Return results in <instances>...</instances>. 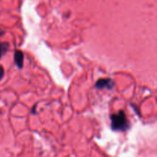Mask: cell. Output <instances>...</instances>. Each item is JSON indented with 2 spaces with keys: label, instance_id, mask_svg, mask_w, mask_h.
I'll return each instance as SVG.
<instances>
[{
  "label": "cell",
  "instance_id": "cell-2",
  "mask_svg": "<svg viewBox=\"0 0 157 157\" xmlns=\"http://www.w3.org/2000/svg\"><path fill=\"white\" fill-rule=\"evenodd\" d=\"M115 82L111 78H101L95 83V87L97 89L107 88L108 90H112L114 87Z\"/></svg>",
  "mask_w": 157,
  "mask_h": 157
},
{
  "label": "cell",
  "instance_id": "cell-1",
  "mask_svg": "<svg viewBox=\"0 0 157 157\" xmlns=\"http://www.w3.org/2000/svg\"><path fill=\"white\" fill-rule=\"evenodd\" d=\"M111 129L113 131L125 132L130 127V123L127 120L124 110H120L117 113H113L110 116Z\"/></svg>",
  "mask_w": 157,
  "mask_h": 157
},
{
  "label": "cell",
  "instance_id": "cell-4",
  "mask_svg": "<svg viewBox=\"0 0 157 157\" xmlns=\"http://www.w3.org/2000/svg\"><path fill=\"white\" fill-rule=\"evenodd\" d=\"M9 48V42H2L0 43V58L8 52Z\"/></svg>",
  "mask_w": 157,
  "mask_h": 157
},
{
  "label": "cell",
  "instance_id": "cell-3",
  "mask_svg": "<svg viewBox=\"0 0 157 157\" xmlns=\"http://www.w3.org/2000/svg\"><path fill=\"white\" fill-rule=\"evenodd\" d=\"M14 61L18 69H21L24 64V54L21 51L15 50L14 54Z\"/></svg>",
  "mask_w": 157,
  "mask_h": 157
},
{
  "label": "cell",
  "instance_id": "cell-5",
  "mask_svg": "<svg viewBox=\"0 0 157 157\" xmlns=\"http://www.w3.org/2000/svg\"><path fill=\"white\" fill-rule=\"evenodd\" d=\"M4 74H5L4 68H3L2 66L0 65V81H2V79L3 77H4Z\"/></svg>",
  "mask_w": 157,
  "mask_h": 157
},
{
  "label": "cell",
  "instance_id": "cell-6",
  "mask_svg": "<svg viewBox=\"0 0 157 157\" xmlns=\"http://www.w3.org/2000/svg\"><path fill=\"white\" fill-rule=\"evenodd\" d=\"M3 34H4V32H3V31L0 29V36H1V35H2Z\"/></svg>",
  "mask_w": 157,
  "mask_h": 157
}]
</instances>
